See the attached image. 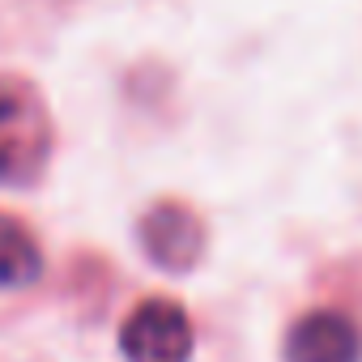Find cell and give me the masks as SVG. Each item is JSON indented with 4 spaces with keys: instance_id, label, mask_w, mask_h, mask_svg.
<instances>
[{
    "instance_id": "6da1fadb",
    "label": "cell",
    "mask_w": 362,
    "mask_h": 362,
    "mask_svg": "<svg viewBox=\"0 0 362 362\" xmlns=\"http://www.w3.org/2000/svg\"><path fill=\"white\" fill-rule=\"evenodd\" d=\"M52 158V115L35 86L0 77V188H26Z\"/></svg>"
},
{
    "instance_id": "7a4b0ae2",
    "label": "cell",
    "mask_w": 362,
    "mask_h": 362,
    "mask_svg": "<svg viewBox=\"0 0 362 362\" xmlns=\"http://www.w3.org/2000/svg\"><path fill=\"white\" fill-rule=\"evenodd\" d=\"M124 362H192V320L175 298H145L119 328Z\"/></svg>"
},
{
    "instance_id": "3957f363",
    "label": "cell",
    "mask_w": 362,
    "mask_h": 362,
    "mask_svg": "<svg viewBox=\"0 0 362 362\" xmlns=\"http://www.w3.org/2000/svg\"><path fill=\"white\" fill-rule=\"evenodd\" d=\"M141 247L166 273H192L201 252H205L201 218L175 201H162L141 218Z\"/></svg>"
},
{
    "instance_id": "277c9868",
    "label": "cell",
    "mask_w": 362,
    "mask_h": 362,
    "mask_svg": "<svg viewBox=\"0 0 362 362\" xmlns=\"http://www.w3.org/2000/svg\"><path fill=\"white\" fill-rule=\"evenodd\" d=\"M286 362H362V328L345 311H307L286 332Z\"/></svg>"
},
{
    "instance_id": "5b68a950",
    "label": "cell",
    "mask_w": 362,
    "mask_h": 362,
    "mask_svg": "<svg viewBox=\"0 0 362 362\" xmlns=\"http://www.w3.org/2000/svg\"><path fill=\"white\" fill-rule=\"evenodd\" d=\"M39 273H43V256L35 235L18 218L0 214V290H26L39 281Z\"/></svg>"
}]
</instances>
